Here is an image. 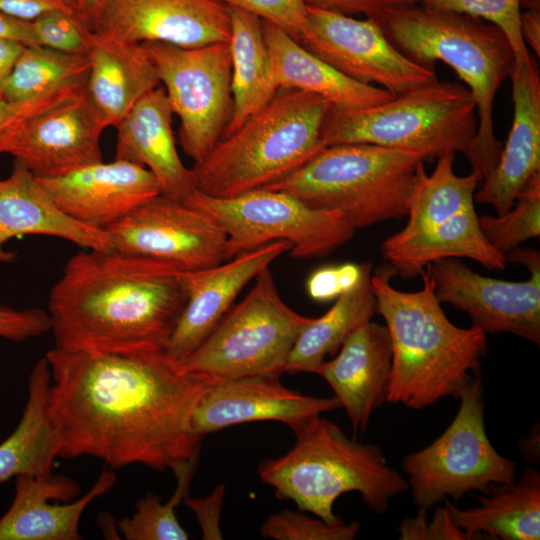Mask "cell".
Segmentation results:
<instances>
[{"mask_svg":"<svg viewBox=\"0 0 540 540\" xmlns=\"http://www.w3.org/2000/svg\"><path fill=\"white\" fill-rule=\"evenodd\" d=\"M84 87L64 88L24 100H8L0 97V153L17 129L33 115L80 93Z\"/></svg>","mask_w":540,"mask_h":540,"instance_id":"cell-40","label":"cell"},{"mask_svg":"<svg viewBox=\"0 0 540 540\" xmlns=\"http://www.w3.org/2000/svg\"><path fill=\"white\" fill-rule=\"evenodd\" d=\"M184 272L114 249L76 253L48 299L55 347L90 353L166 349L187 302Z\"/></svg>","mask_w":540,"mask_h":540,"instance_id":"cell-2","label":"cell"},{"mask_svg":"<svg viewBox=\"0 0 540 540\" xmlns=\"http://www.w3.org/2000/svg\"><path fill=\"white\" fill-rule=\"evenodd\" d=\"M47 416L57 457L91 456L111 468L142 464L178 473L198 461L191 417L210 383L166 349L90 353L54 347Z\"/></svg>","mask_w":540,"mask_h":540,"instance_id":"cell-1","label":"cell"},{"mask_svg":"<svg viewBox=\"0 0 540 540\" xmlns=\"http://www.w3.org/2000/svg\"><path fill=\"white\" fill-rule=\"evenodd\" d=\"M346 77L400 95L437 80L434 67L418 64L391 44L373 19L307 6V23L297 41Z\"/></svg>","mask_w":540,"mask_h":540,"instance_id":"cell-13","label":"cell"},{"mask_svg":"<svg viewBox=\"0 0 540 540\" xmlns=\"http://www.w3.org/2000/svg\"><path fill=\"white\" fill-rule=\"evenodd\" d=\"M85 92L104 126L116 127L161 82L144 46L91 32Z\"/></svg>","mask_w":540,"mask_h":540,"instance_id":"cell-26","label":"cell"},{"mask_svg":"<svg viewBox=\"0 0 540 540\" xmlns=\"http://www.w3.org/2000/svg\"><path fill=\"white\" fill-rule=\"evenodd\" d=\"M226 487L218 484L206 497L185 496L183 503L194 513L204 540H221V516Z\"/></svg>","mask_w":540,"mask_h":540,"instance_id":"cell-46","label":"cell"},{"mask_svg":"<svg viewBox=\"0 0 540 540\" xmlns=\"http://www.w3.org/2000/svg\"><path fill=\"white\" fill-rule=\"evenodd\" d=\"M423 155L373 144L324 147L306 164L264 188L310 207L338 211L356 230L407 216L425 171Z\"/></svg>","mask_w":540,"mask_h":540,"instance_id":"cell-7","label":"cell"},{"mask_svg":"<svg viewBox=\"0 0 540 540\" xmlns=\"http://www.w3.org/2000/svg\"><path fill=\"white\" fill-rule=\"evenodd\" d=\"M256 15L298 41L307 23L305 0H216Z\"/></svg>","mask_w":540,"mask_h":540,"instance_id":"cell-41","label":"cell"},{"mask_svg":"<svg viewBox=\"0 0 540 540\" xmlns=\"http://www.w3.org/2000/svg\"><path fill=\"white\" fill-rule=\"evenodd\" d=\"M330 108L316 94L279 88L267 104L194 163L195 189L230 198L284 179L325 147L321 129Z\"/></svg>","mask_w":540,"mask_h":540,"instance_id":"cell-6","label":"cell"},{"mask_svg":"<svg viewBox=\"0 0 540 540\" xmlns=\"http://www.w3.org/2000/svg\"><path fill=\"white\" fill-rule=\"evenodd\" d=\"M362 273L363 264L345 263L319 268L307 280V293L315 301L332 300L353 288L360 281Z\"/></svg>","mask_w":540,"mask_h":540,"instance_id":"cell-43","label":"cell"},{"mask_svg":"<svg viewBox=\"0 0 540 540\" xmlns=\"http://www.w3.org/2000/svg\"><path fill=\"white\" fill-rule=\"evenodd\" d=\"M24 235H48L92 250H113L105 230L90 227L65 214L40 181L14 162L11 174L0 180V262L16 255L4 249L7 241Z\"/></svg>","mask_w":540,"mask_h":540,"instance_id":"cell-25","label":"cell"},{"mask_svg":"<svg viewBox=\"0 0 540 540\" xmlns=\"http://www.w3.org/2000/svg\"><path fill=\"white\" fill-rule=\"evenodd\" d=\"M360 530L358 522L328 523L304 511L289 509L272 514L260 527L263 538L275 540H353Z\"/></svg>","mask_w":540,"mask_h":540,"instance_id":"cell-38","label":"cell"},{"mask_svg":"<svg viewBox=\"0 0 540 540\" xmlns=\"http://www.w3.org/2000/svg\"><path fill=\"white\" fill-rule=\"evenodd\" d=\"M478 224L488 243L503 255L525 241L539 237L540 173L523 187L508 212L478 216Z\"/></svg>","mask_w":540,"mask_h":540,"instance_id":"cell-36","label":"cell"},{"mask_svg":"<svg viewBox=\"0 0 540 540\" xmlns=\"http://www.w3.org/2000/svg\"><path fill=\"white\" fill-rule=\"evenodd\" d=\"M197 461H193L175 474L177 487L170 499L163 503L156 494L148 493L139 499L135 512L118 521L119 532L127 540H187L189 534L181 526L176 507L188 495Z\"/></svg>","mask_w":540,"mask_h":540,"instance_id":"cell-35","label":"cell"},{"mask_svg":"<svg viewBox=\"0 0 540 540\" xmlns=\"http://www.w3.org/2000/svg\"><path fill=\"white\" fill-rule=\"evenodd\" d=\"M371 263H363L360 281L336 298L322 316L313 318L298 335L285 365V372H311L326 356L339 351L350 334L377 313L371 286Z\"/></svg>","mask_w":540,"mask_h":540,"instance_id":"cell-31","label":"cell"},{"mask_svg":"<svg viewBox=\"0 0 540 540\" xmlns=\"http://www.w3.org/2000/svg\"><path fill=\"white\" fill-rule=\"evenodd\" d=\"M179 117V140L194 163L222 138L233 110L229 42L196 48L142 43Z\"/></svg>","mask_w":540,"mask_h":540,"instance_id":"cell-12","label":"cell"},{"mask_svg":"<svg viewBox=\"0 0 540 540\" xmlns=\"http://www.w3.org/2000/svg\"><path fill=\"white\" fill-rule=\"evenodd\" d=\"M96 33L196 48L229 42L231 19L228 6L216 0H110Z\"/></svg>","mask_w":540,"mask_h":540,"instance_id":"cell-18","label":"cell"},{"mask_svg":"<svg viewBox=\"0 0 540 540\" xmlns=\"http://www.w3.org/2000/svg\"><path fill=\"white\" fill-rule=\"evenodd\" d=\"M38 180L65 214L101 230L161 193L158 180L147 168L118 159Z\"/></svg>","mask_w":540,"mask_h":540,"instance_id":"cell-20","label":"cell"},{"mask_svg":"<svg viewBox=\"0 0 540 540\" xmlns=\"http://www.w3.org/2000/svg\"><path fill=\"white\" fill-rule=\"evenodd\" d=\"M309 7L328 10L348 16L364 15L378 20L383 16L407 6L418 4V0H305Z\"/></svg>","mask_w":540,"mask_h":540,"instance_id":"cell-45","label":"cell"},{"mask_svg":"<svg viewBox=\"0 0 540 540\" xmlns=\"http://www.w3.org/2000/svg\"><path fill=\"white\" fill-rule=\"evenodd\" d=\"M51 329L47 311L39 308L16 310L0 308V337L12 341H24L37 337Z\"/></svg>","mask_w":540,"mask_h":540,"instance_id":"cell-44","label":"cell"},{"mask_svg":"<svg viewBox=\"0 0 540 540\" xmlns=\"http://www.w3.org/2000/svg\"><path fill=\"white\" fill-rule=\"evenodd\" d=\"M105 128L84 88L24 121L5 153L36 178H55L102 162L100 138Z\"/></svg>","mask_w":540,"mask_h":540,"instance_id":"cell-16","label":"cell"},{"mask_svg":"<svg viewBox=\"0 0 540 540\" xmlns=\"http://www.w3.org/2000/svg\"><path fill=\"white\" fill-rule=\"evenodd\" d=\"M342 408L334 396L313 397L283 385L280 374H254L210 382L192 417L198 436L254 421H279L291 430L324 412Z\"/></svg>","mask_w":540,"mask_h":540,"instance_id":"cell-17","label":"cell"},{"mask_svg":"<svg viewBox=\"0 0 540 540\" xmlns=\"http://www.w3.org/2000/svg\"><path fill=\"white\" fill-rule=\"evenodd\" d=\"M513 121L493 171L482 180L474 201L491 205L497 215L508 212L517 195L540 173V74L530 55L516 64L510 75Z\"/></svg>","mask_w":540,"mask_h":540,"instance_id":"cell-22","label":"cell"},{"mask_svg":"<svg viewBox=\"0 0 540 540\" xmlns=\"http://www.w3.org/2000/svg\"><path fill=\"white\" fill-rule=\"evenodd\" d=\"M0 11L30 22L54 11L64 12L81 19L77 0H0Z\"/></svg>","mask_w":540,"mask_h":540,"instance_id":"cell-47","label":"cell"},{"mask_svg":"<svg viewBox=\"0 0 540 540\" xmlns=\"http://www.w3.org/2000/svg\"><path fill=\"white\" fill-rule=\"evenodd\" d=\"M50 369L39 359L28 377V396L15 430L0 444V483L22 474H51L56 455L47 416Z\"/></svg>","mask_w":540,"mask_h":540,"instance_id":"cell-32","label":"cell"},{"mask_svg":"<svg viewBox=\"0 0 540 540\" xmlns=\"http://www.w3.org/2000/svg\"><path fill=\"white\" fill-rule=\"evenodd\" d=\"M521 34L525 45L540 55V10H527L520 15Z\"/></svg>","mask_w":540,"mask_h":540,"instance_id":"cell-49","label":"cell"},{"mask_svg":"<svg viewBox=\"0 0 540 540\" xmlns=\"http://www.w3.org/2000/svg\"><path fill=\"white\" fill-rule=\"evenodd\" d=\"M440 303L468 314L486 334L506 332L540 343V268L521 282L482 276L458 258L426 266Z\"/></svg>","mask_w":540,"mask_h":540,"instance_id":"cell-15","label":"cell"},{"mask_svg":"<svg viewBox=\"0 0 540 540\" xmlns=\"http://www.w3.org/2000/svg\"><path fill=\"white\" fill-rule=\"evenodd\" d=\"M394 272L379 268L371 286L392 346V369L386 402L419 410L442 398H459L480 368L487 334L454 325L440 306L427 268L423 287L404 292L391 286Z\"/></svg>","mask_w":540,"mask_h":540,"instance_id":"cell-3","label":"cell"},{"mask_svg":"<svg viewBox=\"0 0 540 540\" xmlns=\"http://www.w3.org/2000/svg\"><path fill=\"white\" fill-rule=\"evenodd\" d=\"M24 47L18 41L0 38V91Z\"/></svg>","mask_w":540,"mask_h":540,"instance_id":"cell-51","label":"cell"},{"mask_svg":"<svg viewBox=\"0 0 540 540\" xmlns=\"http://www.w3.org/2000/svg\"><path fill=\"white\" fill-rule=\"evenodd\" d=\"M381 254L394 274L404 279L415 278L429 264L446 258H469L498 271L507 263L481 232L475 208L431 227L401 230L382 243Z\"/></svg>","mask_w":540,"mask_h":540,"instance_id":"cell-27","label":"cell"},{"mask_svg":"<svg viewBox=\"0 0 540 540\" xmlns=\"http://www.w3.org/2000/svg\"><path fill=\"white\" fill-rule=\"evenodd\" d=\"M0 38L15 40L24 45H38L32 21H23L1 11Z\"/></svg>","mask_w":540,"mask_h":540,"instance_id":"cell-48","label":"cell"},{"mask_svg":"<svg viewBox=\"0 0 540 540\" xmlns=\"http://www.w3.org/2000/svg\"><path fill=\"white\" fill-rule=\"evenodd\" d=\"M392 346L385 325L371 320L345 340L338 354L314 371L333 389L354 433H364L372 412L386 402Z\"/></svg>","mask_w":540,"mask_h":540,"instance_id":"cell-23","label":"cell"},{"mask_svg":"<svg viewBox=\"0 0 540 540\" xmlns=\"http://www.w3.org/2000/svg\"><path fill=\"white\" fill-rule=\"evenodd\" d=\"M105 231L120 253L172 263L185 270L206 269L229 260L222 227L183 199L164 193Z\"/></svg>","mask_w":540,"mask_h":540,"instance_id":"cell-14","label":"cell"},{"mask_svg":"<svg viewBox=\"0 0 540 540\" xmlns=\"http://www.w3.org/2000/svg\"><path fill=\"white\" fill-rule=\"evenodd\" d=\"M428 8L480 18L500 28L513 49L516 64L530 56L520 27L521 0H418Z\"/></svg>","mask_w":540,"mask_h":540,"instance_id":"cell-37","label":"cell"},{"mask_svg":"<svg viewBox=\"0 0 540 540\" xmlns=\"http://www.w3.org/2000/svg\"><path fill=\"white\" fill-rule=\"evenodd\" d=\"M402 540H468L470 537L453 521L447 506L438 507L431 522L426 520V510H419L415 517H407L400 524Z\"/></svg>","mask_w":540,"mask_h":540,"instance_id":"cell-42","label":"cell"},{"mask_svg":"<svg viewBox=\"0 0 540 540\" xmlns=\"http://www.w3.org/2000/svg\"><path fill=\"white\" fill-rule=\"evenodd\" d=\"M88 73L87 54L25 45L2 85L0 97L24 100L59 89L84 87Z\"/></svg>","mask_w":540,"mask_h":540,"instance_id":"cell-33","label":"cell"},{"mask_svg":"<svg viewBox=\"0 0 540 540\" xmlns=\"http://www.w3.org/2000/svg\"><path fill=\"white\" fill-rule=\"evenodd\" d=\"M504 256L506 262L520 264L528 271L540 268V254L535 249L515 248Z\"/></svg>","mask_w":540,"mask_h":540,"instance_id":"cell-52","label":"cell"},{"mask_svg":"<svg viewBox=\"0 0 540 540\" xmlns=\"http://www.w3.org/2000/svg\"><path fill=\"white\" fill-rule=\"evenodd\" d=\"M14 499L0 518V540H80V518L87 506L109 492L116 474L103 470L89 491L63 475H18Z\"/></svg>","mask_w":540,"mask_h":540,"instance_id":"cell-21","label":"cell"},{"mask_svg":"<svg viewBox=\"0 0 540 540\" xmlns=\"http://www.w3.org/2000/svg\"><path fill=\"white\" fill-rule=\"evenodd\" d=\"M288 241H273L218 265L185 270L187 302L168 342L169 356L182 363L209 336L243 288L281 255Z\"/></svg>","mask_w":540,"mask_h":540,"instance_id":"cell-19","label":"cell"},{"mask_svg":"<svg viewBox=\"0 0 540 540\" xmlns=\"http://www.w3.org/2000/svg\"><path fill=\"white\" fill-rule=\"evenodd\" d=\"M292 431V448L263 461L257 473L278 499L293 501L300 511L338 523L343 520L333 512L335 501L358 492L368 509L382 515L392 498L409 490L406 478L388 465L379 446L350 439L320 415Z\"/></svg>","mask_w":540,"mask_h":540,"instance_id":"cell-5","label":"cell"},{"mask_svg":"<svg viewBox=\"0 0 540 540\" xmlns=\"http://www.w3.org/2000/svg\"><path fill=\"white\" fill-rule=\"evenodd\" d=\"M183 200L222 227L229 259L273 241L290 242L292 258H322L350 241L356 231L338 211L310 207L279 190L216 198L195 189Z\"/></svg>","mask_w":540,"mask_h":540,"instance_id":"cell-11","label":"cell"},{"mask_svg":"<svg viewBox=\"0 0 540 540\" xmlns=\"http://www.w3.org/2000/svg\"><path fill=\"white\" fill-rule=\"evenodd\" d=\"M454 160L455 153L448 152L437 158L431 175L422 176L412 196L403 232L431 227L474 208V194L482 178L474 171L465 176L455 174Z\"/></svg>","mask_w":540,"mask_h":540,"instance_id":"cell-34","label":"cell"},{"mask_svg":"<svg viewBox=\"0 0 540 540\" xmlns=\"http://www.w3.org/2000/svg\"><path fill=\"white\" fill-rule=\"evenodd\" d=\"M228 9L231 19L229 46L233 110L222 137L236 131L279 89L272 73L261 19L236 7L228 6Z\"/></svg>","mask_w":540,"mask_h":540,"instance_id":"cell-30","label":"cell"},{"mask_svg":"<svg viewBox=\"0 0 540 540\" xmlns=\"http://www.w3.org/2000/svg\"><path fill=\"white\" fill-rule=\"evenodd\" d=\"M173 114L163 86L144 95L115 127V159L147 168L158 180L161 193L185 199L195 190V181L192 169L177 152Z\"/></svg>","mask_w":540,"mask_h":540,"instance_id":"cell-24","label":"cell"},{"mask_svg":"<svg viewBox=\"0 0 540 540\" xmlns=\"http://www.w3.org/2000/svg\"><path fill=\"white\" fill-rule=\"evenodd\" d=\"M272 73L278 88L316 94L333 108L357 110L382 104L395 95L354 81L308 52L296 40L270 22L261 20Z\"/></svg>","mask_w":540,"mask_h":540,"instance_id":"cell-28","label":"cell"},{"mask_svg":"<svg viewBox=\"0 0 540 540\" xmlns=\"http://www.w3.org/2000/svg\"><path fill=\"white\" fill-rule=\"evenodd\" d=\"M458 399V412L443 433L402 461L419 510L472 491L487 494L492 485L516 479V462L499 454L488 438L481 379L473 377Z\"/></svg>","mask_w":540,"mask_h":540,"instance_id":"cell-10","label":"cell"},{"mask_svg":"<svg viewBox=\"0 0 540 540\" xmlns=\"http://www.w3.org/2000/svg\"><path fill=\"white\" fill-rule=\"evenodd\" d=\"M478 505L460 509L444 499L455 524L470 539L488 535L503 540L540 538V473L527 467L518 480L495 484L477 498Z\"/></svg>","mask_w":540,"mask_h":540,"instance_id":"cell-29","label":"cell"},{"mask_svg":"<svg viewBox=\"0 0 540 540\" xmlns=\"http://www.w3.org/2000/svg\"><path fill=\"white\" fill-rule=\"evenodd\" d=\"M476 104L459 82L421 85L365 109L331 107L321 138L325 145L364 143L416 152L426 161L468 151L477 131Z\"/></svg>","mask_w":540,"mask_h":540,"instance_id":"cell-8","label":"cell"},{"mask_svg":"<svg viewBox=\"0 0 540 540\" xmlns=\"http://www.w3.org/2000/svg\"><path fill=\"white\" fill-rule=\"evenodd\" d=\"M375 21L408 59L429 67L442 61L467 85L476 104L478 127L465 156L472 171L482 180L486 178L503 148L494 135V99L516 63L507 36L480 18L435 10L420 3Z\"/></svg>","mask_w":540,"mask_h":540,"instance_id":"cell-4","label":"cell"},{"mask_svg":"<svg viewBox=\"0 0 540 540\" xmlns=\"http://www.w3.org/2000/svg\"><path fill=\"white\" fill-rule=\"evenodd\" d=\"M110 0H77L83 23L91 32L99 29Z\"/></svg>","mask_w":540,"mask_h":540,"instance_id":"cell-50","label":"cell"},{"mask_svg":"<svg viewBox=\"0 0 540 540\" xmlns=\"http://www.w3.org/2000/svg\"><path fill=\"white\" fill-rule=\"evenodd\" d=\"M38 45L71 54H87L91 31L78 17L64 12L46 13L32 21Z\"/></svg>","mask_w":540,"mask_h":540,"instance_id":"cell-39","label":"cell"},{"mask_svg":"<svg viewBox=\"0 0 540 540\" xmlns=\"http://www.w3.org/2000/svg\"><path fill=\"white\" fill-rule=\"evenodd\" d=\"M232 306L209 336L181 365L209 382L254 374H282L288 355L312 317L281 298L270 267Z\"/></svg>","mask_w":540,"mask_h":540,"instance_id":"cell-9","label":"cell"}]
</instances>
